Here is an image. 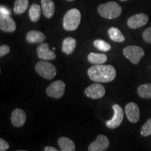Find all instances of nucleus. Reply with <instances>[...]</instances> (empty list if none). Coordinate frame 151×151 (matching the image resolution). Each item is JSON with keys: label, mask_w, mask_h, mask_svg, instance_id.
I'll list each match as a JSON object with an SVG mask.
<instances>
[{"label": "nucleus", "mask_w": 151, "mask_h": 151, "mask_svg": "<svg viewBox=\"0 0 151 151\" xmlns=\"http://www.w3.org/2000/svg\"><path fill=\"white\" fill-rule=\"evenodd\" d=\"M88 74L90 80L97 83H109L116 76V70L112 65H97L90 67Z\"/></svg>", "instance_id": "nucleus-1"}, {"label": "nucleus", "mask_w": 151, "mask_h": 151, "mask_svg": "<svg viewBox=\"0 0 151 151\" xmlns=\"http://www.w3.org/2000/svg\"><path fill=\"white\" fill-rule=\"evenodd\" d=\"M97 11L103 18L113 19L120 16L122 13V8L118 3L115 1H109L100 4L97 8Z\"/></svg>", "instance_id": "nucleus-2"}, {"label": "nucleus", "mask_w": 151, "mask_h": 151, "mask_svg": "<svg viewBox=\"0 0 151 151\" xmlns=\"http://www.w3.org/2000/svg\"><path fill=\"white\" fill-rule=\"evenodd\" d=\"M81 20L80 11L77 9L68 11L63 18V27L67 31H73L78 28Z\"/></svg>", "instance_id": "nucleus-3"}, {"label": "nucleus", "mask_w": 151, "mask_h": 151, "mask_svg": "<svg viewBox=\"0 0 151 151\" xmlns=\"http://www.w3.org/2000/svg\"><path fill=\"white\" fill-rule=\"evenodd\" d=\"M35 70L41 77L47 80L53 79L57 73L55 67L52 63L46 61L38 62L35 65Z\"/></svg>", "instance_id": "nucleus-4"}, {"label": "nucleus", "mask_w": 151, "mask_h": 151, "mask_svg": "<svg viewBox=\"0 0 151 151\" xmlns=\"http://www.w3.org/2000/svg\"><path fill=\"white\" fill-rule=\"evenodd\" d=\"M123 55L134 65H138L144 56L145 52L141 47L137 46H128L123 49Z\"/></svg>", "instance_id": "nucleus-5"}, {"label": "nucleus", "mask_w": 151, "mask_h": 151, "mask_svg": "<svg viewBox=\"0 0 151 151\" xmlns=\"http://www.w3.org/2000/svg\"><path fill=\"white\" fill-rule=\"evenodd\" d=\"M46 94L48 97L54 99H60L65 92V84L62 81L58 80L52 83L46 88Z\"/></svg>", "instance_id": "nucleus-6"}, {"label": "nucleus", "mask_w": 151, "mask_h": 151, "mask_svg": "<svg viewBox=\"0 0 151 151\" xmlns=\"http://www.w3.org/2000/svg\"><path fill=\"white\" fill-rule=\"evenodd\" d=\"M113 109L114 111V115L112 119L106 122V125L110 129H116L122 123L124 118L123 109L120 105L115 104L113 105Z\"/></svg>", "instance_id": "nucleus-7"}, {"label": "nucleus", "mask_w": 151, "mask_h": 151, "mask_svg": "<svg viewBox=\"0 0 151 151\" xmlns=\"http://www.w3.org/2000/svg\"><path fill=\"white\" fill-rule=\"evenodd\" d=\"M105 88L101 84L94 83L90 85L85 90V94L88 97L92 99H98L102 98L105 95Z\"/></svg>", "instance_id": "nucleus-8"}, {"label": "nucleus", "mask_w": 151, "mask_h": 151, "mask_svg": "<svg viewBox=\"0 0 151 151\" xmlns=\"http://www.w3.org/2000/svg\"><path fill=\"white\" fill-rule=\"evenodd\" d=\"M109 139L106 136L99 134L96 140L92 142L88 146V151H104L109 147Z\"/></svg>", "instance_id": "nucleus-9"}, {"label": "nucleus", "mask_w": 151, "mask_h": 151, "mask_svg": "<svg viewBox=\"0 0 151 151\" xmlns=\"http://www.w3.org/2000/svg\"><path fill=\"white\" fill-rule=\"evenodd\" d=\"M125 114L128 120L132 123H137L140 118V110L137 104L129 102L125 106Z\"/></svg>", "instance_id": "nucleus-10"}, {"label": "nucleus", "mask_w": 151, "mask_h": 151, "mask_svg": "<svg viewBox=\"0 0 151 151\" xmlns=\"http://www.w3.org/2000/svg\"><path fill=\"white\" fill-rule=\"evenodd\" d=\"M148 22V16L145 14H138L129 17L127 20V25L131 29L143 27Z\"/></svg>", "instance_id": "nucleus-11"}, {"label": "nucleus", "mask_w": 151, "mask_h": 151, "mask_svg": "<svg viewBox=\"0 0 151 151\" xmlns=\"http://www.w3.org/2000/svg\"><path fill=\"white\" fill-rule=\"evenodd\" d=\"M16 29V22L10 16L1 13L0 15V29L6 32H13Z\"/></svg>", "instance_id": "nucleus-12"}, {"label": "nucleus", "mask_w": 151, "mask_h": 151, "mask_svg": "<svg viewBox=\"0 0 151 151\" xmlns=\"http://www.w3.org/2000/svg\"><path fill=\"white\" fill-rule=\"evenodd\" d=\"M27 120V116L24 111L21 109H16L11 113V123L16 127L23 126Z\"/></svg>", "instance_id": "nucleus-13"}, {"label": "nucleus", "mask_w": 151, "mask_h": 151, "mask_svg": "<svg viewBox=\"0 0 151 151\" xmlns=\"http://www.w3.org/2000/svg\"><path fill=\"white\" fill-rule=\"evenodd\" d=\"M37 53L39 58L43 60H52L56 58V55L50 50L49 45L47 43H43L38 46Z\"/></svg>", "instance_id": "nucleus-14"}, {"label": "nucleus", "mask_w": 151, "mask_h": 151, "mask_svg": "<svg viewBox=\"0 0 151 151\" xmlns=\"http://www.w3.org/2000/svg\"><path fill=\"white\" fill-rule=\"evenodd\" d=\"M43 14L46 18H51L55 14V4L52 0H41Z\"/></svg>", "instance_id": "nucleus-15"}, {"label": "nucleus", "mask_w": 151, "mask_h": 151, "mask_svg": "<svg viewBox=\"0 0 151 151\" xmlns=\"http://www.w3.org/2000/svg\"><path fill=\"white\" fill-rule=\"evenodd\" d=\"M26 39L29 43H42L46 39L44 34L37 30H31L27 34Z\"/></svg>", "instance_id": "nucleus-16"}, {"label": "nucleus", "mask_w": 151, "mask_h": 151, "mask_svg": "<svg viewBox=\"0 0 151 151\" xmlns=\"http://www.w3.org/2000/svg\"><path fill=\"white\" fill-rule=\"evenodd\" d=\"M76 46V41L73 37H67L62 41V50L67 55L73 53Z\"/></svg>", "instance_id": "nucleus-17"}, {"label": "nucleus", "mask_w": 151, "mask_h": 151, "mask_svg": "<svg viewBox=\"0 0 151 151\" xmlns=\"http://www.w3.org/2000/svg\"><path fill=\"white\" fill-rule=\"evenodd\" d=\"M58 144L62 151H75V143L69 138L62 137L58 139Z\"/></svg>", "instance_id": "nucleus-18"}, {"label": "nucleus", "mask_w": 151, "mask_h": 151, "mask_svg": "<svg viewBox=\"0 0 151 151\" xmlns=\"http://www.w3.org/2000/svg\"><path fill=\"white\" fill-rule=\"evenodd\" d=\"M88 60L94 65H103L107 61V56L104 54L90 52L88 56Z\"/></svg>", "instance_id": "nucleus-19"}, {"label": "nucleus", "mask_w": 151, "mask_h": 151, "mask_svg": "<svg viewBox=\"0 0 151 151\" xmlns=\"http://www.w3.org/2000/svg\"><path fill=\"white\" fill-rule=\"evenodd\" d=\"M108 34L111 40L115 42L121 43L125 40L123 34L117 27H111L108 30Z\"/></svg>", "instance_id": "nucleus-20"}, {"label": "nucleus", "mask_w": 151, "mask_h": 151, "mask_svg": "<svg viewBox=\"0 0 151 151\" xmlns=\"http://www.w3.org/2000/svg\"><path fill=\"white\" fill-rule=\"evenodd\" d=\"M41 14V8L39 5L37 4H33L30 6L29 10V19L32 22H37L40 19Z\"/></svg>", "instance_id": "nucleus-21"}, {"label": "nucleus", "mask_w": 151, "mask_h": 151, "mask_svg": "<svg viewBox=\"0 0 151 151\" xmlns=\"http://www.w3.org/2000/svg\"><path fill=\"white\" fill-rule=\"evenodd\" d=\"M29 6L28 0H16L14 3V11L16 14L20 15L25 12Z\"/></svg>", "instance_id": "nucleus-22"}, {"label": "nucleus", "mask_w": 151, "mask_h": 151, "mask_svg": "<svg viewBox=\"0 0 151 151\" xmlns=\"http://www.w3.org/2000/svg\"><path fill=\"white\" fill-rule=\"evenodd\" d=\"M137 92L141 98L151 99V83H145L139 86Z\"/></svg>", "instance_id": "nucleus-23"}, {"label": "nucleus", "mask_w": 151, "mask_h": 151, "mask_svg": "<svg viewBox=\"0 0 151 151\" xmlns=\"http://www.w3.org/2000/svg\"><path fill=\"white\" fill-rule=\"evenodd\" d=\"M93 44L96 48L104 52H108L111 50V45L109 43L101 39H97L93 42Z\"/></svg>", "instance_id": "nucleus-24"}, {"label": "nucleus", "mask_w": 151, "mask_h": 151, "mask_svg": "<svg viewBox=\"0 0 151 151\" xmlns=\"http://www.w3.org/2000/svg\"><path fill=\"white\" fill-rule=\"evenodd\" d=\"M141 134L144 137L151 135V118L148 119L142 126L141 129Z\"/></svg>", "instance_id": "nucleus-25"}, {"label": "nucleus", "mask_w": 151, "mask_h": 151, "mask_svg": "<svg viewBox=\"0 0 151 151\" xmlns=\"http://www.w3.org/2000/svg\"><path fill=\"white\" fill-rule=\"evenodd\" d=\"M143 39L146 42L151 44V27L147 28L143 33Z\"/></svg>", "instance_id": "nucleus-26"}, {"label": "nucleus", "mask_w": 151, "mask_h": 151, "mask_svg": "<svg viewBox=\"0 0 151 151\" xmlns=\"http://www.w3.org/2000/svg\"><path fill=\"white\" fill-rule=\"evenodd\" d=\"M10 52V48L7 45H2L0 46V57H3L6 55Z\"/></svg>", "instance_id": "nucleus-27"}, {"label": "nucleus", "mask_w": 151, "mask_h": 151, "mask_svg": "<svg viewBox=\"0 0 151 151\" xmlns=\"http://www.w3.org/2000/svg\"><path fill=\"white\" fill-rule=\"evenodd\" d=\"M9 148V144L4 139H0V151H6Z\"/></svg>", "instance_id": "nucleus-28"}, {"label": "nucleus", "mask_w": 151, "mask_h": 151, "mask_svg": "<svg viewBox=\"0 0 151 151\" xmlns=\"http://www.w3.org/2000/svg\"><path fill=\"white\" fill-rule=\"evenodd\" d=\"M43 151H59L58 149H56L55 148L52 146H46V148H44Z\"/></svg>", "instance_id": "nucleus-29"}, {"label": "nucleus", "mask_w": 151, "mask_h": 151, "mask_svg": "<svg viewBox=\"0 0 151 151\" xmlns=\"http://www.w3.org/2000/svg\"><path fill=\"white\" fill-rule=\"evenodd\" d=\"M16 151H27V150H16Z\"/></svg>", "instance_id": "nucleus-30"}, {"label": "nucleus", "mask_w": 151, "mask_h": 151, "mask_svg": "<svg viewBox=\"0 0 151 151\" xmlns=\"http://www.w3.org/2000/svg\"><path fill=\"white\" fill-rule=\"evenodd\" d=\"M67 1H74V0H67Z\"/></svg>", "instance_id": "nucleus-31"}, {"label": "nucleus", "mask_w": 151, "mask_h": 151, "mask_svg": "<svg viewBox=\"0 0 151 151\" xmlns=\"http://www.w3.org/2000/svg\"><path fill=\"white\" fill-rule=\"evenodd\" d=\"M120 1H127V0H120Z\"/></svg>", "instance_id": "nucleus-32"}]
</instances>
